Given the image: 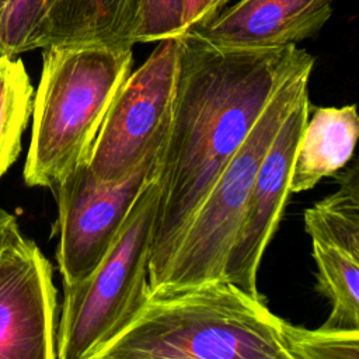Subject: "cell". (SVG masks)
Segmentation results:
<instances>
[{"instance_id": "6", "label": "cell", "mask_w": 359, "mask_h": 359, "mask_svg": "<svg viewBox=\"0 0 359 359\" xmlns=\"http://www.w3.org/2000/svg\"><path fill=\"white\" fill-rule=\"evenodd\" d=\"M180 62V38L157 42L149 57L116 93L90 153L101 182H118L157 157L171 123Z\"/></svg>"}, {"instance_id": "15", "label": "cell", "mask_w": 359, "mask_h": 359, "mask_svg": "<svg viewBox=\"0 0 359 359\" xmlns=\"http://www.w3.org/2000/svg\"><path fill=\"white\" fill-rule=\"evenodd\" d=\"M49 0H0V55L45 48Z\"/></svg>"}, {"instance_id": "17", "label": "cell", "mask_w": 359, "mask_h": 359, "mask_svg": "<svg viewBox=\"0 0 359 359\" xmlns=\"http://www.w3.org/2000/svg\"><path fill=\"white\" fill-rule=\"evenodd\" d=\"M290 359H359V331L311 330L286 321Z\"/></svg>"}, {"instance_id": "11", "label": "cell", "mask_w": 359, "mask_h": 359, "mask_svg": "<svg viewBox=\"0 0 359 359\" xmlns=\"http://www.w3.org/2000/svg\"><path fill=\"white\" fill-rule=\"evenodd\" d=\"M359 142L356 104L314 107L303 128L290 180V192L311 191L324 178L344 170L355 156Z\"/></svg>"}, {"instance_id": "12", "label": "cell", "mask_w": 359, "mask_h": 359, "mask_svg": "<svg viewBox=\"0 0 359 359\" xmlns=\"http://www.w3.org/2000/svg\"><path fill=\"white\" fill-rule=\"evenodd\" d=\"M140 0H49L46 45L133 48Z\"/></svg>"}, {"instance_id": "4", "label": "cell", "mask_w": 359, "mask_h": 359, "mask_svg": "<svg viewBox=\"0 0 359 359\" xmlns=\"http://www.w3.org/2000/svg\"><path fill=\"white\" fill-rule=\"evenodd\" d=\"M158 203L156 177L135 201L112 247L84 280L63 286L57 359H97L149 300V261Z\"/></svg>"}, {"instance_id": "5", "label": "cell", "mask_w": 359, "mask_h": 359, "mask_svg": "<svg viewBox=\"0 0 359 359\" xmlns=\"http://www.w3.org/2000/svg\"><path fill=\"white\" fill-rule=\"evenodd\" d=\"M316 59L300 65L275 91L184 231L160 286L151 293L224 279V265L261 161L279 128L309 93Z\"/></svg>"}, {"instance_id": "13", "label": "cell", "mask_w": 359, "mask_h": 359, "mask_svg": "<svg viewBox=\"0 0 359 359\" xmlns=\"http://www.w3.org/2000/svg\"><path fill=\"white\" fill-rule=\"evenodd\" d=\"M311 241L316 289L331 304L327 331H359V264L331 240L307 233Z\"/></svg>"}, {"instance_id": "20", "label": "cell", "mask_w": 359, "mask_h": 359, "mask_svg": "<svg viewBox=\"0 0 359 359\" xmlns=\"http://www.w3.org/2000/svg\"><path fill=\"white\" fill-rule=\"evenodd\" d=\"M219 0H187L185 34L208 24L217 14Z\"/></svg>"}, {"instance_id": "21", "label": "cell", "mask_w": 359, "mask_h": 359, "mask_svg": "<svg viewBox=\"0 0 359 359\" xmlns=\"http://www.w3.org/2000/svg\"><path fill=\"white\" fill-rule=\"evenodd\" d=\"M17 233H20V230L15 217L11 213L0 209V254L4 247L11 243Z\"/></svg>"}, {"instance_id": "16", "label": "cell", "mask_w": 359, "mask_h": 359, "mask_svg": "<svg viewBox=\"0 0 359 359\" xmlns=\"http://www.w3.org/2000/svg\"><path fill=\"white\" fill-rule=\"evenodd\" d=\"M304 230L331 240L359 264V209L337 192L304 210Z\"/></svg>"}, {"instance_id": "10", "label": "cell", "mask_w": 359, "mask_h": 359, "mask_svg": "<svg viewBox=\"0 0 359 359\" xmlns=\"http://www.w3.org/2000/svg\"><path fill=\"white\" fill-rule=\"evenodd\" d=\"M337 0H240L194 29L206 41L231 48H279L316 36Z\"/></svg>"}, {"instance_id": "9", "label": "cell", "mask_w": 359, "mask_h": 359, "mask_svg": "<svg viewBox=\"0 0 359 359\" xmlns=\"http://www.w3.org/2000/svg\"><path fill=\"white\" fill-rule=\"evenodd\" d=\"M310 108L307 93L289 112L266 150L224 265L223 278L254 296H259L257 276L264 252L292 194L293 161Z\"/></svg>"}, {"instance_id": "7", "label": "cell", "mask_w": 359, "mask_h": 359, "mask_svg": "<svg viewBox=\"0 0 359 359\" xmlns=\"http://www.w3.org/2000/svg\"><path fill=\"white\" fill-rule=\"evenodd\" d=\"M157 157L118 182L98 181L87 163L53 191L57 201V264L63 286L76 285L98 266L118 237L143 188L156 177Z\"/></svg>"}, {"instance_id": "19", "label": "cell", "mask_w": 359, "mask_h": 359, "mask_svg": "<svg viewBox=\"0 0 359 359\" xmlns=\"http://www.w3.org/2000/svg\"><path fill=\"white\" fill-rule=\"evenodd\" d=\"M337 194L359 209V154L353 156L349 164L334 175Z\"/></svg>"}, {"instance_id": "1", "label": "cell", "mask_w": 359, "mask_h": 359, "mask_svg": "<svg viewBox=\"0 0 359 359\" xmlns=\"http://www.w3.org/2000/svg\"><path fill=\"white\" fill-rule=\"evenodd\" d=\"M314 57L297 45L231 48L189 31L180 36L171 123L158 154V203L149 290L168 269L180 240L216 180L279 86Z\"/></svg>"}, {"instance_id": "2", "label": "cell", "mask_w": 359, "mask_h": 359, "mask_svg": "<svg viewBox=\"0 0 359 359\" xmlns=\"http://www.w3.org/2000/svg\"><path fill=\"white\" fill-rule=\"evenodd\" d=\"M286 320L226 279L150 293L97 359H290Z\"/></svg>"}, {"instance_id": "14", "label": "cell", "mask_w": 359, "mask_h": 359, "mask_svg": "<svg viewBox=\"0 0 359 359\" xmlns=\"http://www.w3.org/2000/svg\"><path fill=\"white\" fill-rule=\"evenodd\" d=\"M32 104L34 88L22 60L0 55V178L18 158Z\"/></svg>"}, {"instance_id": "3", "label": "cell", "mask_w": 359, "mask_h": 359, "mask_svg": "<svg viewBox=\"0 0 359 359\" xmlns=\"http://www.w3.org/2000/svg\"><path fill=\"white\" fill-rule=\"evenodd\" d=\"M43 49L24 181L53 189L88 163L107 112L132 72L133 52L102 45Z\"/></svg>"}, {"instance_id": "22", "label": "cell", "mask_w": 359, "mask_h": 359, "mask_svg": "<svg viewBox=\"0 0 359 359\" xmlns=\"http://www.w3.org/2000/svg\"><path fill=\"white\" fill-rule=\"evenodd\" d=\"M229 3H230V0H219V1H217V14H219V13L226 7V4H229ZM217 14H216V15H217Z\"/></svg>"}, {"instance_id": "8", "label": "cell", "mask_w": 359, "mask_h": 359, "mask_svg": "<svg viewBox=\"0 0 359 359\" xmlns=\"http://www.w3.org/2000/svg\"><path fill=\"white\" fill-rule=\"evenodd\" d=\"M52 265L21 233L0 254V359L57 358Z\"/></svg>"}, {"instance_id": "18", "label": "cell", "mask_w": 359, "mask_h": 359, "mask_svg": "<svg viewBox=\"0 0 359 359\" xmlns=\"http://www.w3.org/2000/svg\"><path fill=\"white\" fill-rule=\"evenodd\" d=\"M187 0H140L135 43L158 42L185 34Z\"/></svg>"}]
</instances>
